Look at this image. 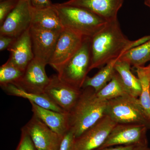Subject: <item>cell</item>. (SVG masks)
Masks as SVG:
<instances>
[{
    "instance_id": "obj_1",
    "label": "cell",
    "mask_w": 150,
    "mask_h": 150,
    "mask_svg": "<svg viewBox=\"0 0 150 150\" xmlns=\"http://www.w3.org/2000/svg\"><path fill=\"white\" fill-rule=\"evenodd\" d=\"M150 40V35L138 40H129L123 34L118 20L107 23L91 38V64L90 71L100 69L108 62L120 58L126 51Z\"/></svg>"
},
{
    "instance_id": "obj_2",
    "label": "cell",
    "mask_w": 150,
    "mask_h": 150,
    "mask_svg": "<svg viewBox=\"0 0 150 150\" xmlns=\"http://www.w3.org/2000/svg\"><path fill=\"white\" fill-rule=\"evenodd\" d=\"M107 103L97 96L92 88H82L77 102L68 113L69 128L74 134L75 139L104 116Z\"/></svg>"
},
{
    "instance_id": "obj_3",
    "label": "cell",
    "mask_w": 150,
    "mask_h": 150,
    "mask_svg": "<svg viewBox=\"0 0 150 150\" xmlns=\"http://www.w3.org/2000/svg\"><path fill=\"white\" fill-rule=\"evenodd\" d=\"M64 29L83 37L91 38L108 22L86 9L62 4H54Z\"/></svg>"
},
{
    "instance_id": "obj_4",
    "label": "cell",
    "mask_w": 150,
    "mask_h": 150,
    "mask_svg": "<svg viewBox=\"0 0 150 150\" xmlns=\"http://www.w3.org/2000/svg\"><path fill=\"white\" fill-rule=\"evenodd\" d=\"M105 115L117 124H134L150 129V117L138 98L130 94L107 101Z\"/></svg>"
},
{
    "instance_id": "obj_5",
    "label": "cell",
    "mask_w": 150,
    "mask_h": 150,
    "mask_svg": "<svg viewBox=\"0 0 150 150\" xmlns=\"http://www.w3.org/2000/svg\"><path fill=\"white\" fill-rule=\"evenodd\" d=\"M91 64V38L85 37L79 50L57 71L61 80L82 88Z\"/></svg>"
},
{
    "instance_id": "obj_6",
    "label": "cell",
    "mask_w": 150,
    "mask_h": 150,
    "mask_svg": "<svg viewBox=\"0 0 150 150\" xmlns=\"http://www.w3.org/2000/svg\"><path fill=\"white\" fill-rule=\"evenodd\" d=\"M148 130L141 125L116 124L104 143L96 150L117 146H148Z\"/></svg>"
},
{
    "instance_id": "obj_7",
    "label": "cell",
    "mask_w": 150,
    "mask_h": 150,
    "mask_svg": "<svg viewBox=\"0 0 150 150\" xmlns=\"http://www.w3.org/2000/svg\"><path fill=\"white\" fill-rule=\"evenodd\" d=\"M45 88L44 94L65 112L71 110L79 98L82 88H79L64 82L58 75H53Z\"/></svg>"
},
{
    "instance_id": "obj_8",
    "label": "cell",
    "mask_w": 150,
    "mask_h": 150,
    "mask_svg": "<svg viewBox=\"0 0 150 150\" xmlns=\"http://www.w3.org/2000/svg\"><path fill=\"white\" fill-rule=\"evenodd\" d=\"M32 21V7L29 0H19L0 27V35L18 38L29 29Z\"/></svg>"
},
{
    "instance_id": "obj_9",
    "label": "cell",
    "mask_w": 150,
    "mask_h": 150,
    "mask_svg": "<svg viewBox=\"0 0 150 150\" xmlns=\"http://www.w3.org/2000/svg\"><path fill=\"white\" fill-rule=\"evenodd\" d=\"M84 38L69 30L63 29L48 64L58 71L79 50Z\"/></svg>"
},
{
    "instance_id": "obj_10",
    "label": "cell",
    "mask_w": 150,
    "mask_h": 150,
    "mask_svg": "<svg viewBox=\"0 0 150 150\" xmlns=\"http://www.w3.org/2000/svg\"><path fill=\"white\" fill-rule=\"evenodd\" d=\"M116 124L108 116L105 115L75 139L73 150H96L104 143Z\"/></svg>"
},
{
    "instance_id": "obj_11",
    "label": "cell",
    "mask_w": 150,
    "mask_h": 150,
    "mask_svg": "<svg viewBox=\"0 0 150 150\" xmlns=\"http://www.w3.org/2000/svg\"><path fill=\"white\" fill-rule=\"evenodd\" d=\"M46 65V62L34 58L20 79L13 84L27 92L43 94L50 81L45 70Z\"/></svg>"
},
{
    "instance_id": "obj_12",
    "label": "cell",
    "mask_w": 150,
    "mask_h": 150,
    "mask_svg": "<svg viewBox=\"0 0 150 150\" xmlns=\"http://www.w3.org/2000/svg\"><path fill=\"white\" fill-rule=\"evenodd\" d=\"M23 128L38 150H59L63 136L51 130L34 115Z\"/></svg>"
},
{
    "instance_id": "obj_13",
    "label": "cell",
    "mask_w": 150,
    "mask_h": 150,
    "mask_svg": "<svg viewBox=\"0 0 150 150\" xmlns=\"http://www.w3.org/2000/svg\"><path fill=\"white\" fill-rule=\"evenodd\" d=\"M62 31L48 30L30 25L29 33L34 58L48 64Z\"/></svg>"
},
{
    "instance_id": "obj_14",
    "label": "cell",
    "mask_w": 150,
    "mask_h": 150,
    "mask_svg": "<svg viewBox=\"0 0 150 150\" xmlns=\"http://www.w3.org/2000/svg\"><path fill=\"white\" fill-rule=\"evenodd\" d=\"M123 0H69L63 4L86 9L107 22L117 18Z\"/></svg>"
},
{
    "instance_id": "obj_15",
    "label": "cell",
    "mask_w": 150,
    "mask_h": 150,
    "mask_svg": "<svg viewBox=\"0 0 150 150\" xmlns=\"http://www.w3.org/2000/svg\"><path fill=\"white\" fill-rule=\"evenodd\" d=\"M7 50L10 52L9 61L24 71L34 59L29 29L17 38Z\"/></svg>"
},
{
    "instance_id": "obj_16",
    "label": "cell",
    "mask_w": 150,
    "mask_h": 150,
    "mask_svg": "<svg viewBox=\"0 0 150 150\" xmlns=\"http://www.w3.org/2000/svg\"><path fill=\"white\" fill-rule=\"evenodd\" d=\"M33 115L47 125L51 130L63 136L69 130L68 113L46 109L30 102Z\"/></svg>"
},
{
    "instance_id": "obj_17",
    "label": "cell",
    "mask_w": 150,
    "mask_h": 150,
    "mask_svg": "<svg viewBox=\"0 0 150 150\" xmlns=\"http://www.w3.org/2000/svg\"><path fill=\"white\" fill-rule=\"evenodd\" d=\"M31 25L55 31H62L64 29L54 5L42 9L32 7Z\"/></svg>"
},
{
    "instance_id": "obj_18",
    "label": "cell",
    "mask_w": 150,
    "mask_h": 150,
    "mask_svg": "<svg viewBox=\"0 0 150 150\" xmlns=\"http://www.w3.org/2000/svg\"><path fill=\"white\" fill-rule=\"evenodd\" d=\"M1 87L3 90L9 95L23 98L28 100L30 102L33 103L38 106L46 109L63 113H67L57 106L44 94H39L27 92L18 87L13 84H8Z\"/></svg>"
},
{
    "instance_id": "obj_19",
    "label": "cell",
    "mask_w": 150,
    "mask_h": 150,
    "mask_svg": "<svg viewBox=\"0 0 150 150\" xmlns=\"http://www.w3.org/2000/svg\"><path fill=\"white\" fill-rule=\"evenodd\" d=\"M131 67L129 63L118 59L115 63V69L120 75L129 94L138 98L142 93V86L139 78L131 72Z\"/></svg>"
},
{
    "instance_id": "obj_20",
    "label": "cell",
    "mask_w": 150,
    "mask_h": 150,
    "mask_svg": "<svg viewBox=\"0 0 150 150\" xmlns=\"http://www.w3.org/2000/svg\"><path fill=\"white\" fill-rule=\"evenodd\" d=\"M119 58L110 61L101 67L93 76L89 77L87 76L84 82L82 88L91 87L94 90L96 93L100 91L112 79L116 72L115 64Z\"/></svg>"
},
{
    "instance_id": "obj_21",
    "label": "cell",
    "mask_w": 150,
    "mask_h": 150,
    "mask_svg": "<svg viewBox=\"0 0 150 150\" xmlns=\"http://www.w3.org/2000/svg\"><path fill=\"white\" fill-rule=\"evenodd\" d=\"M119 59L135 68L144 67L146 63L150 61V40L126 51Z\"/></svg>"
},
{
    "instance_id": "obj_22",
    "label": "cell",
    "mask_w": 150,
    "mask_h": 150,
    "mask_svg": "<svg viewBox=\"0 0 150 150\" xmlns=\"http://www.w3.org/2000/svg\"><path fill=\"white\" fill-rule=\"evenodd\" d=\"M96 94L100 99L108 101L129 94L120 75L116 71L111 80L100 91L96 93Z\"/></svg>"
},
{
    "instance_id": "obj_23",
    "label": "cell",
    "mask_w": 150,
    "mask_h": 150,
    "mask_svg": "<svg viewBox=\"0 0 150 150\" xmlns=\"http://www.w3.org/2000/svg\"><path fill=\"white\" fill-rule=\"evenodd\" d=\"M136 69L142 86V93L139 100L150 117V76L145 72L142 67H137Z\"/></svg>"
},
{
    "instance_id": "obj_24",
    "label": "cell",
    "mask_w": 150,
    "mask_h": 150,
    "mask_svg": "<svg viewBox=\"0 0 150 150\" xmlns=\"http://www.w3.org/2000/svg\"><path fill=\"white\" fill-rule=\"evenodd\" d=\"M24 72L8 60L0 67V86L14 83L20 79Z\"/></svg>"
},
{
    "instance_id": "obj_25",
    "label": "cell",
    "mask_w": 150,
    "mask_h": 150,
    "mask_svg": "<svg viewBox=\"0 0 150 150\" xmlns=\"http://www.w3.org/2000/svg\"><path fill=\"white\" fill-rule=\"evenodd\" d=\"M19 0L0 1V24H2L8 16L16 6Z\"/></svg>"
},
{
    "instance_id": "obj_26",
    "label": "cell",
    "mask_w": 150,
    "mask_h": 150,
    "mask_svg": "<svg viewBox=\"0 0 150 150\" xmlns=\"http://www.w3.org/2000/svg\"><path fill=\"white\" fill-rule=\"evenodd\" d=\"M16 150H38L30 136L23 127L20 141Z\"/></svg>"
},
{
    "instance_id": "obj_27",
    "label": "cell",
    "mask_w": 150,
    "mask_h": 150,
    "mask_svg": "<svg viewBox=\"0 0 150 150\" xmlns=\"http://www.w3.org/2000/svg\"><path fill=\"white\" fill-rule=\"evenodd\" d=\"M75 140L74 134L69 129L63 136L59 150H73Z\"/></svg>"
},
{
    "instance_id": "obj_28",
    "label": "cell",
    "mask_w": 150,
    "mask_h": 150,
    "mask_svg": "<svg viewBox=\"0 0 150 150\" xmlns=\"http://www.w3.org/2000/svg\"><path fill=\"white\" fill-rule=\"evenodd\" d=\"M16 39V38L7 35H0V51H2L7 50Z\"/></svg>"
},
{
    "instance_id": "obj_29",
    "label": "cell",
    "mask_w": 150,
    "mask_h": 150,
    "mask_svg": "<svg viewBox=\"0 0 150 150\" xmlns=\"http://www.w3.org/2000/svg\"><path fill=\"white\" fill-rule=\"evenodd\" d=\"M31 7L35 9H42L53 6L50 0H29Z\"/></svg>"
},
{
    "instance_id": "obj_30",
    "label": "cell",
    "mask_w": 150,
    "mask_h": 150,
    "mask_svg": "<svg viewBox=\"0 0 150 150\" xmlns=\"http://www.w3.org/2000/svg\"><path fill=\"white\" fill-rule=\"evenodd\" d=\"M137 146H114L108 147L104 148L100 150H134Z\"/></svg>"
},
{
    "instance_id": "obj_31",
    "label": "cell",
    "mask_w": 150,
    "mask_h": 150,
    "mask_svg": "<svg viewBox=\"0 0 150 150\" xmlns=\"http://www.w3.org/2000/svg\"><path fill=\"white\" fill-rule=\"evenodd\" d=\"M134 150H150L148 146H137Z\"/></svg>"
},
{
    "instance_id": "obj_32",
    "label": "cell",
    "mask_w": 150,
    "mask_h": 150,
    "mask_svg": "<svg viewBox=\"0 0 150 150\" xmlns=\"http://www.w3.org/2000/svg\"><path fill=\"white\" fill-rule=\"evenodd\" d=\"M142 68L145 72L150 76V64L147 67H142Z\"/></svg>"
},
{
    "instance_id": "obj_33",
    "label": "cell",
    "mask_w": 150,
    "mask_h": 150,
    "mask_svg": "<svg viewBox=\"0 0 150 150\" xmlns=\"http://www.w3.org/2000/svg\"><path fill=\"white\" fill-rule=\"evenodd\" d=\"M144 4L150 8V0H145Z\"/></svg>"
},
{
    "instance_id": "obj_34",
    "label": "cell",
    "mask_w": 150,
    "mask_h": 150,
    "mask_svg": "<svg viewBox=\"0 0 150 150\" xmlns=\"http://www.w3.org/2000/svg\"><path fill=\"white\" fill-rule=\"evenodd\" d=\"M3 1V0H0V1Z\"/></svg>"
},
{
    "instance_id": "obj_35",
    "label": "cell",
    "mask_w": 150,
    "mask_h": 150,
    "mask_svg": "<svg viewBox=\"0 0 150 150\" xmlns=\"http://www.w3.org/2000/svg\"></svg>"
}]
</instances>
